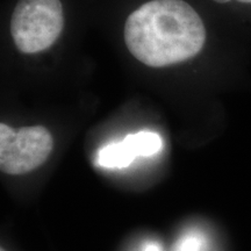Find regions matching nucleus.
I'll return each instance as SVG.
<instances>
[{
  "label": "nucleus",
  "mask_w": 251,
  "mask_h": 251,
  "mask_svg": "<svg viewBox=\"0 0 251 251\" xmlns=\"http://www.w3.org/2000/svg\"><path fill=\"white\" fill-rule=\"evenodd\" d=\"M125 42L143 64L170 67L201 51L206 28L200 15L183 0H151L128 17Z\"/></svg>",
  "instance_id": "f257e3e1"
},
{
  "label": "nucleus",
  "mask_w": 251,
  "mask_h": 251,
  "mask_svg": "<svg viewBox=\"0 0 251 251\" xmlns=\"http://www.w3.org/2000/svg\"><path fill=\"white\" fill-rule=\"evenodd\" d=\"M64 27L59 0H20L11 20V33L24 54H36L52 46Z\"/></svg>",
  "instance_id": "f03ea898"
},
{
  "label": "nucleus",
  "mask_w": 251,
  "mask_h": 251,
  "mask_svg": "<svg viewBox=\"0 0 251 251\" xmlns=\"http://www.w3.org/2000/svg\"><path fill=\"white\" fill-rule=\"evenodd\" d=\"M54 141L46 127L34 126L15 130L0 124V169L7 175H25L45 163Z\"/></svg>",
  "instance_id": "7ed1b4c3"
},
{
  "label": "nucleus",
  "mask_w": 251,
  "mask_h": 251,
  "mask_svg": "<svg viewBox=\"0 0 251 251\" xmlns=\"http://www.w3.org/2000/svg\"><path fill=\"white\" fill-rule=\"evenodd\" d=\"M163 148V140L155 131L142 130L129 134L121 142L102 147L97 155V164L103 169H124L137 157L156 155Z\"/></svg>",
  "instance_id": "20e7f679"
},
{
  "label": "nucleus",
  "mask_w": 251,
  "mask_h": 251,
  "mask_svg": "<svg viewBox=\"0 0 251 251\" xmlns=\"http://www.w3.org/2000/svg\"><path fill=\"white\" fill-rule=\"evenodd\" d=\"M202 240L197 234H186L176 243L174 251H201Z\"/></svg>",
  "instance_id": "39448f33"
},
{
  "label": "nucleus",
  "mask_w": 251,
  "mask_h": 251,
  "mask_svg": "<svg viewBox=\"0 0 251 251\" xmlns=\"http://www.w3.org/2000/svg\"><path fill=\"white\" fill-rule=\"evenodd\" d=\"M143 251H162V250H161V247H159L158 244L155 243V242H152V243L147 244Z\"/></svg>",
  "instance_id": "423d86ee"
},
{
  "label": "nucleus",
  "mask_w": 251,
  "mask_h": 251,
  "mask_svg": "<svg viewBox=\"0 0 251 251\" xmlns=\"http://www.w3.org/2000/svg\"><path fill=\"white\" fill-rule=\"evenodd\" d=\"M213 1L219 2V4H227V2H230L231 0H213ZM237 2H241V4H251V0H236Z\"/></svg>",
  "instance_id": "0eeeda50"
},
{
  "label": "nucleus",
  "mask_w": 251,
  "mask_h": 251,
  "mask_svg": "<svg viewBox=\"0 0 251 251\" xmlns=\"http://www.w3.org/2000/svg\"><path fill=\"white\" fill-rule=\"evenodd\" d=\"M0 251H6L5 249H0Z\"/></svg>",
  "instance_id": "6e6552de"
}]
</instances>
